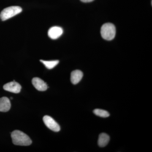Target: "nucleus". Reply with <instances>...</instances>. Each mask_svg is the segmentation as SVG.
<instances>
[{
    "label": "nucleus",
    "instance_id": "f257e3e1",
    "mask_svg": "<svg viewBox=\"0 0 152 152\" xmlns=\"http://www.w3.org/2000/svg\"><path fill=\"white\" fill-rule=\"evenodd\" d=\"M11 137L13 143L16 145L29 146L32 144L29 137L21 131H13L11 133Z\"/></svg>",
    "mask_w": 152,
    "mask_h": 152
},
{
    "label": "nucleus",
    "instance_id": "f03ea898",
    "mask_svg": "<svg viewBox=\"0 0 152 152\" xmlns=\"http://www.w3.org/2000/svg\"><path fill=\"white\" fill-rule=\"evenodd\" d=\"M101 34L102 37L106 40H112L115 36V27L111 23L104 24L101 28Z\"/></svg>",
    "mask_w": 152,
    "mask_h": 152
},
{
    "label": "nucleus",
    "instance_id": "7ed1b4c3",
    "mask_svg": "<svg viewBox=\"0 0 152 152\" xmlns=\"http://www.w3.org/2000/svg\"><path fill=\"white\" fill-rule=\"evenodd\" d=\"M22 12L21 7L18 6H12L4 9L1 12L0 18L2 21L11 18Z\"/></svg>",
    "mask_w": 152,
    "mask_h": 152
},
{
    "label": "nucleus",
    "instance_id": "20e7f679",
    "mask_svg": "<svg viewBox=\"0 0 152 152\" xmlns=\"http://www.w3.org/2000/svg\"><path fill=\"white\" fill-rule=\"evenodd\" d=\"M45 125L51 130L58 132L61 129L59 125L51 117L48 115L45 116L43 118Z\"/></svg>",
    "mask_w": 152,
    "mask_h": 152
},
{
    "label": "nucleus",
    "instance_id": "39448f33",
    "mask_svg": "<svg viewBox=\"0 0 152 152\" xmlns=\"http://www.w3.org/2000/svg\"><path fill=\"white\" fill-rule=\"evenodd\" d=\"M3 88L6 91L18 94L20 92L22 87L20 84L14 81L13 82H10L4 85Z\"/></svg>",
    "mask_w": 152,
    "mask_h": 152
},
{
    "label": "nucleus",
    "instance_id": "423d86ee",
    "mask_svg": "<svg viewBox=\"0 0 152 152\" xmlns=\"http://www.w3.org/2000/svg\"><path fill=\"white\" fill-rule=\"evenodd\" d=\"M32 83L36 89L41 91H46L48 86L46 83L42 79L38 77L34 78L32 80Z\"/></svg>",
    "mask_w": 152,
    "mask_h": 152
},
{
    "label": "nucleus",
    "instance_id": "0eeeda50",
    "mask_svg": "<svg viewBox=\"0 0 152 152\" xmlns=\"http://www.w3.org/2000/svg\"><path fill=\"white\" fill-rule=\"evenodd\" d=\"M62 28L58 26H54L50 28L48 31L49 37L53 39H56L59 38L63 34Z\"/></svg>",
    "mask_w": 152,
    "mask_h": 152
},
{
    "label": "nucleus",
    "instance_id": "6e6552de",
    "mask_svg": "<svg viewBox=\"0 0 152 152\" xmlns=\"http://www.w3.org/2000/svg\"><path fill=\"white\" fill-rule=\"evenodd\" d=\"M83 76V72L79 70H76L72 72L71 74V81L72 83L76 85L81 80Z\"/></svg>",
    "mask_w": 152,
    "mask_h": 152
},
{
    "label": "nucleus",
    "instance_id": "1a4fd4ad",
    "mask_svg": "<svg viewBox=\"0 0 152 152\" xmlns=\"http://www.w3.org/2000/svg\"><path fill=\"white\" fill-rule=\"evenodd\" d=\"M10 101L7 97L0 98V112H7L11 108Z\"/></svg>",
    "mask_w": 152,
    "mask_h": 152
},
{
    "label": "nucleus",
    "instance_id": "9d476101",
    "mask_svg": "<svg viewBox=\"0 0 152 152\" xmlns=\"http://www.w3.org/2000/svg\"><path fill=\"white\" fill-rule=\"evenodd\" d=\"M110 140V136L105 133H102L99 135L98 143L99 146L102 147H105L108 144Z\"/></svg>",
    "mask_w": 152,
    "mask_h": 152
},
{
    "label": "nucleus",
    "instance_id": "9b49d317",
    "mask_svg": "<svg viewBox=\"0 0 152 152\" xmlns=\"http://www.w3.org/2000/svg\"><path fill=\"white\" fill-rule=\"evenodd\" d=\"M40 61L44 64L46 67L49 69H51L56 66L59 63L58 60L55 61H46L43 60H40Z\"/></svg>",
    "mask_w": 152,
    "mask_h": 152
},
{
    "label": "nucleus",
    "instance_id": "f8f14e48",
    "mask_svg": "<svg viewBox=\"0 0 152 152\" xmlns=\"http://www.w3.org/2000/svg\"><path fill=\"white\" fill-rule=\"evenodd\" d=\"M93 112L96 115L102 117V118H107L110 115L109 112L104 110H101V109H95Z\"/></svg>",
    "mask_w": 152,
    "mask_h": 152
},
{
    "label": "nucleus",
    "instance_id": "ddd939ff",
    "mask_svg": "<svg viewBox=\"0 0 152 152\" xmlns=\"http://www.w3.org/2000/svg\"><path fill=\"white\" fill-rule=\"evenodd\" d=\"M80 1L84 3H89L93 1L94 0H80Z\"/></svg>",
    "mask_w": 152,
    "mask_h": 152
},
{
    "label": "nucleus",
    "instance_id": "4468645a",
    "mask_svg": "<svg viewBox=\"0 0 152 152\" xmlns=\"http://www.w3.org/2000/svg\"><path fill=\"white\" fill-rule=\"evenodd\" d=\"M11 99H12L13 98L12 97H11Z\"/></svg>",
    "mask_w": 152,
    "mask_h": 152
}]
</instances>
